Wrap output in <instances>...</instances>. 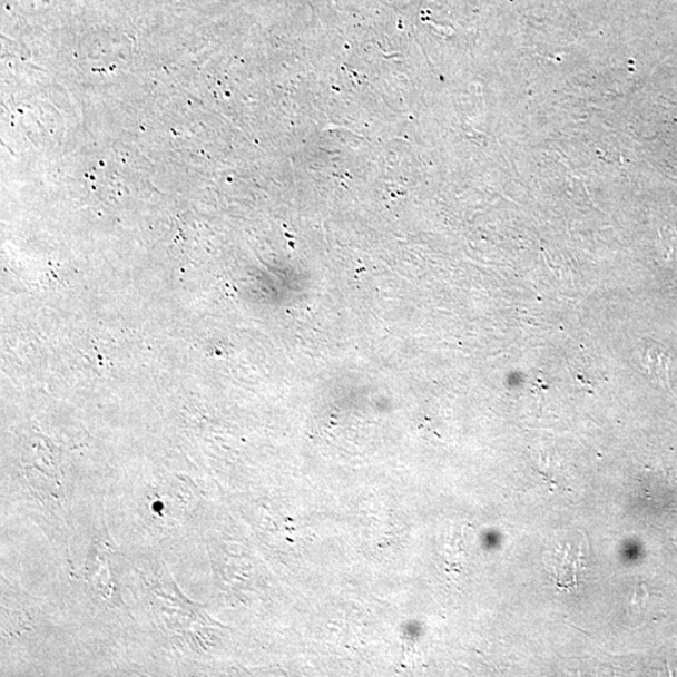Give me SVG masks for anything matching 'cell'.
<instances>
[{
    "label": "cell",
    "mask_w": 677,
    "mask_h": 677,
    "mask_svg": "<svg viewBox=\"0 0 677 677\" xmlns=\"http://www.w3.org/2000/svg\"><path fill=\"white\" fill-rule=\"evenodd\" d=\"M585 547L586 541L581 537L579 541L560 544L547 555V570L559 590L570 592L580 587L586 565Z\"/></svg>",
    "instance_id": "6da1fadb"
}]
</instances>
